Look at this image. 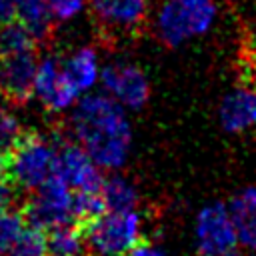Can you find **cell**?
Segmentation results:
<instances>
[{"label": "cell", "instance_id": "cell-27", "mask_svg": "<svg viewBox=\"0 0 256 256\" xmlns=\"http://www.w3.org/2000/svg\"><path fill=\"white\" fill-rule=\"evenodd\" d=\"M6 176V154L0 152V180H4Z\"/></svg>", "mask_w": 256, "mask_h": 256}, {"label": "cell", "instance_id": "cell-24", "mask_svg": "<svg viewBox=\"0 0 256 256\" xmlns=\"http://www.w3.org/2000/svg\"><path fill=\"white\" fill-rule=\"evenodd\" d=\"M128 256H170L166 250H162L160 246H156V244H144V242H140Z\"/></svg>", "mask_w": 256, "mask_h": 256}, {"label": "cell", "instance_id": "cell-10", "mask_svg": "<svg viewBox=\"0 0 256 256\" xmlns=\"http://www.w3.org/2000/svg\"><path fill=\"white\" fill-rule=\"evenodd\" d=\"M56 176L64 180L74 192L100 188L104 180L102 168L92 160V156L78 142H68L58 146Z\"/></svg>", "mask_w": 256, "mask_h": 256}, {"label": "cell", "instance_id": "cell-9", "mask_svg": "<svg viewBox=\"0 0 256 256\" xmlns=\"http://www.w3.org/2000/svg\"><path fill=\"white\" fill-rule=\"evenodd\" d=\"M36 50H20L0 54V94L12 102H26L34 92Z\"/></svg>", "mask_w": 256, "mask_h": 256}, {"label": "cell", "instance_id": "cell-20", "mask_svg": "<svg viewBox=\"0 0 256 256\" xmlns=\"http://www.w3.org/2000/svg\"><path fill=\"white\" fill-rule=\"evenodd\" d=\"M106 210L100 188L94 190H78L74 192V218H82L86 222L94 220Z\"/></svg>", "mask_w": 256, "mask_h": 256}, {"label": "cell", "instance_id": "cell-13", "mask_svg": "<svg viewBox=\"0 0 256 256\" xmlns=\"http://www.w3.org/2000/svg\"><path fill=\"white\" fill-rule=\"evenodd\" d=\"M100 58L94 48L82 46L76 52H72L64 62H62V72L72 90L82 96L86 92H92V88L100 82Z\"/></svg>", "mask_w": 256, "mask_h": 256}, {"label": "cell", "instance_id": "cell-8", "mask_svg": "<svg viewBox=\"0 0 256 256\" xmlns=\"http://www.w3.org/2000/svg\"><path fill=\"white\" fill-rule=\"evenodd\" d=\"M32 96H36L40 104L50 112L72 110V106L80 98L64 78L62 62L54 56H44L38 60Z\"/></svg>", "mask_w": 256, "mask_h": 256}, {"label": "cell", "instance_id": "cell-14", "mask_svg": "<svg viewBox=\"0 0 256 256\" xmlns=\"http://www.w3.org/2000/svg\"><path fill=\"white\" fill-rule=\"evenodd\" d=\"M228 210L236 226L238 246L256 254V186L240 190L228 204Z\"/></svg>", "mask_w": 256, "mask_h": 256}, {"label": "cell", "instance_id": "cell-11", "mask_svg": "<svg viewBox=\"0 0 256 256\" xmlns=\"http://www.w3.org/2000/svg\"><path fill=\"white\" fill-rule=\"evenodd\" d=\"M150 0H88L96 24L110 34H128L142 26Z\"/></svg>", "mask_w": 256, "mask_h": 256}, {"label": "cell", "instance_id": "cell-15", "mask_svg": "<svg viewBox=\"0 0 256 256\" xmlns=\"http://www.w3.org/2000/svg\"><path fill=\"white\" fill-rule=\"evenodd\" d=\"M14 14L34 40H44L52 30L54 20L48 0H14Z\"/></svg>", "mask_w": 256, "mask_h": 256}, {"label": "cell", "instance_id": "cell-29", "mask_svg": "<svg viewBox=\"0 0 256 256\" xmlns=\"http://www.w3.org/2000/svg\"><path fill=\"white\" fill-rule=\"evenodd\" d=\"M80 256H82V254H80Z\"/></svg>", "mask_w": 256, "mask_h": 256}, {"label": "cell", "instance_id": "cell-25", "mask_svg": "<svg viewBox=\"0 0 256 256\" xmlns=\"http://www.w3.org/2000/svg\"><path fill=\"white\" fill-rule=\"evenodd\" d=\"M16 20L14 14V0H0V26Z\"/></svg>", "mask_w": 256, "mask_h": 256}, {"label": "cell", "instance_id": "cell-5", "mask_svg": "<svg viewBox=\"0 0 256 256\" xmlns=\"http://www.w3.org/2000/svg\"><path fill=\"white\" fill-rule=\"evenodd\" d=\"M30 194L26 204V220L30 226L50 230L74 220V190L58 176H52Z\"/></svg>", "mask_w": 256, "mask_h": 256}, {"label": "cell", "instance_id": "cell-12", "mask_svg": "<svg viewBox=\"0 0 256 256\" xmlns=\"http://www.w3.org/2000/svg\"><path fill=\"white\" fill-rule=\"evenodd\" d=\"M220 124L226 132L240 134L256 126V88L238 86L230 90L218 108Z\"/></svg>", "mask_w": 256, "mask_h": 256}, {"label": "cell", "instance_id": "cell-2", "mask_svg": "<svg viewBox=\"0 0 256 256\" xmlns=\"http://www.w3.org/2000/svg\"><path fill=\"white\" fill-rule=\"evenodd\" d=\"M58 146L42 134H22L6 154V176L20 190L32 192L56 176Z\"/></svg>", "mask_w": 256, "mask_h": 256}, {"label": "cell", "instance_id": "cell-16", "mask_svg": "<svg viewBox=\"0 0 256 256\" xmlns=\"http://www.w3.org/2000/svg\"><path fill=\"white\" fill-rule=\"evenodd\" d=\"M100 192L106 210H134L138 204V188L122 174H110L104 178Z\"/></svg>", "mask_w": 256, "mask_h": 256}, {"label": "cell", "instance_id": "cell-4", "mask_svg": "<svg viewBox=\"0 0 256 256\" xmlns=\"http://www.w3.org/2000/svg\"><path fill=\"white\" fill-rule=\"evenodd\" d=\"M86 246L94 256H128L142 242V216L134 210H104L88 222Z\"/></svg>", "mask_w": 256, "mask_h": 256}, {"label": "cell", "instance_id": "cell-21", "mask_svg": "<svg viewBox=\"0 0 256 256\" xmlns=\"http://www.w3.org/2000/svg\"><path fill=\"white\" fill-rule=\"evenodd\" d=\"M20 136H22L20 118L10 110V106L0 102V152L8 154L12 146L20 140Z\"/></svg>", "mask_w": 256, "mask_h": 256}, {"label": "cell", "instance_id": "cell-18", "mask_svg": "<svg viewBox=\"0 0 256 256\" xmlns=\"http://www.w3.org/2000/svg\"><path fill=\"white\" fill-rule=\"evenodd\" d=\"M6 256H50L44 230L36 226H24Z\"/></svg>", "mask_w": 256, "mask_h": 256}, {"label": "cell", "instance_id": "cell-19", "mask_svg": "<svg viewBox=\"0 0 256 256\" xmlns=\"http://www.w3.org/2000/svg\"><path fill=\"white\" fill-rule=\"evenodd\" d=\"M34 44H36L34 36L18 20H12V22L0 26V54L30 50V48H34Z\"/></svg>", "mask_w": 256, "mask_h": 256}, {"label": "cell", "instance_id": "cell-26", "mask_svg": "<svg viewBox=\"0 0 256 256\" xmlns=\"http://www.w3.org/2000/svg\"><path fill=\"white\" fill-rule=\"evenodd\" d=\"M12 208V192L10 188L4 184V180H0V212Z\"/></svg>", "mask_w": 256, "mask_h": 256}, {"label": "cell", "instance_id": "cell-1", "mask_svg": "<svg viewBox=\"0 0 256 256\" xmlns=\"http://www.w3.org/2000/svg\"><path fill=\"white\" fill-rule=\"evenodd\" d=\"M70 130L92 160L102 168L120 170L132 148V126L126 108L106 92H86L72 106Z\"/></svg>", "mask_w": 256, "mask_h": 256}, {"label": "cell", "instance_id": "cell-28", "mask_svg": "<svg viewBox=\"0 0 256 256\" xmlns=\"http://www.w3.org/2000/svg\"><path fill=\"white\" fill-rule=\"evenodd\" d=\"M224 256H248V254H246V250H240V248L236 246V248H232L230 252H226Z\"/></svg>", "mask_w": 256, "mask_h": 256}, {"label": "cell", "instance_id": "cell-6", "mask_svg": "<svg viewBox=\"0 0 256 256\" xmlns=\"http://www.w3.org/2000/svg\"><path fill=\"white\" fill-rule=\"evenodd\" d=\"M194 246L200 256H224L238 246L236 226L226 204L210 202L194 218Z\"/></svg>", "mask_w": 256, "mask_h": 256}, {"label": "cell", "instance_id": "cell-22", "mask_svg": "<svg viewBox=\"0 0 256 256\" xmlns=\"http://www.w3.org/2000/svg\"><path fill=\"white\" fill-rule=\"evenodd\" d=\"M24 228V220L14 210H2L0 212V256H6L14 240Z\"/></svg>", "mask_w": 256, "mask_h": 256}, {"label": "cell", "instance_id": "cell-17", "mask_svg": "<svg viewBox=\"0 0 256 256\" xmlns=\"http://www.w3.org/2000/svg\"><path fill=\"white\" fill-rule=\"evenodd\" d=\"M48 250L50 256H80L86 248L84 232L72 222H64L48 230Z\"/></svg>", "mask_w": 256, "mask_h": 256}, {"label": "cell", "instance_id": "cell-3", "mask_svg": "<svg viewBox=\"0 0 256 256\" xmlns=\"http://www.w3.org/2000/svg\"><path fill=\"white\" fill-rule=\"evenodd\" d=\"M216 20L214 0H162L156 12V36L176 48L210 30Z\"/></svg>", "mask_w": 256, "mask_h": 256}, {"label": "cell", "instance_id": "cell-7", "mask_svg": "<svg viewBox=\"0 0 256 256\" xmlns=\"http://www.w3.org/2000/svg\"><path fill=\"white\" fill-rule=\"evenodd\" d=\"M100 84L104 92L126 110H138L150 96V84L140 66L124 60H114L102 66Z\"/></svg>", "mask_w": 256, "mask_h": 256}, {"label": "cell", "instance_id": "cell-23", "mask_svg": "<svg viewBox=\"0 0 256 256\" xmlns=\"http://www.w3.org/2000/svg\"><path fill=\"white\" fill-rule=\"evenodd\" d=\"M48 6L54 22H68L84 10L86 0H48Z\"/></svg>", "mask_w": 256, "mask_h": 256}]
</instances>
